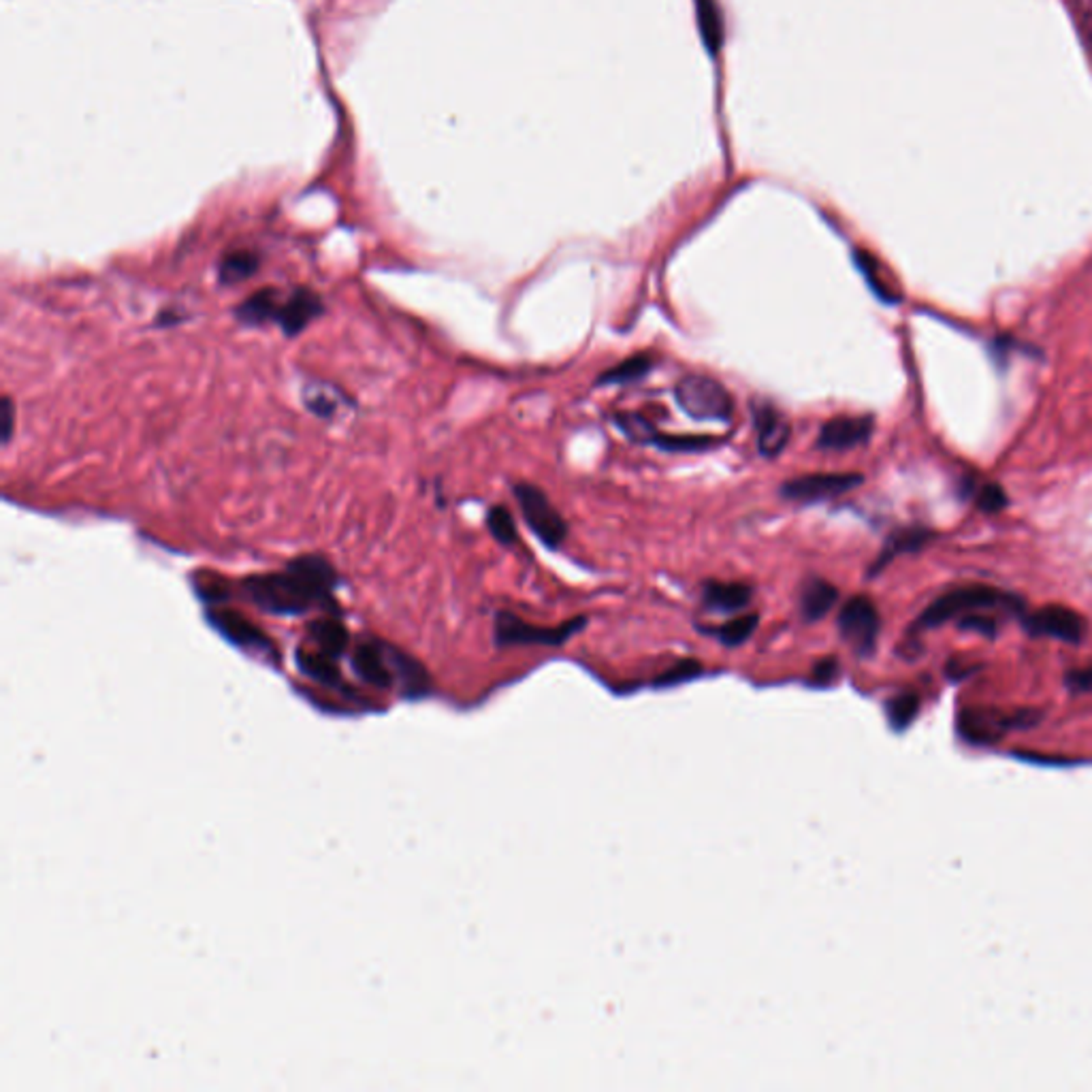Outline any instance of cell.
Wrapping results in <instances>:
<instances>
[{
  "instance_id": "5",
  "label": "cell",
  "mask_w": 1092,
  "mask_h": 1092,
  "mask_svg": "<svg viewBox=\"0 0 1092 1092\" xmlns=\"http://www.w3.org/2000/svg\"><path fill=\"white\" fill-rule=\"evenodd\" d=\"M585 617H576L572 621H565L558 627H538L528 621H523L521 617L502 611L496 617V643L500 647H517V645H542V647H558L581 632L585 627Z\"/></svg>"
},
{
  "instance_id": "9",
  "label": "cell",
  "mask_w": 1092,
  "mask_h": 1092,
  "mask_svg": "<svg viewBox=\"0 0 1092 1092\" xmlns=\"http://www.w3.org/2000/svg\"><path fill=\"white\" fill-rule=\"evenodd\" d=\"M1024 627L1030 636H1049L1063 643H1079L1088 630L1084 617L1058 604L1024 617Z\"/></svg>"
},
{
  "instance_id": "19",
  "label": "cell",
  "mask_w": 1092,
  "mask_h": 1092,
  "mask_svg": "<svg viewBox=\"0 0 1092 1092\" xmlns=\"http://www.w3.org/2000/svg\"><path fill=\"white\" fill-rule=\"evenodd\" d=\"M353 664L357 675L363 678V681L372 683L376 687L390 685V673L387 668L385 655L376 645H360L355 651Z\"/></svg>"
},
{
  "instance_id": "21",
  "label": "cell",
  "mask_w": 1092,
  "mask_h": 1092,
  "mask_svg": "<svg viewBox=\"0 0 1092 1092\" xmlns=\"http://www.w3.org/2000/svg\"><path fill=\"white\" fill-rule=\"evenodd\" d=\"M698 26L703 33V41L710 54H717L724 41V22L715 0H698Z\"/></svg>"
},
{
  "instance_id": "30",
  "label": "cell",
  "mask_w": 1092,
  "mask_h": 1092,
  "mask_svg": "<svg viewBox=\"0 0 1092 1092\" xmlns=\"http://www.w3.org/2000/svg\"><path fill=\"white\" fill-rule=\"evenodd\" d=\"M700 673H703V666L694 662V659H685V662H678L675 668H671V671L659 676L655 685H676L689 681V678L698 676Z\"/></svg>"
},
{
  "instance_id": "12",
  "label": "cell",
  "mask_w": 1092,
  "mask_h": 1092,
  "mask_svg": "<svg viewBox=\"0 0 1092 1092\" xmlns=\"http://www.w3.org/2000/svg\"><path fill=\"white\" fill-rule=\"evenodd\" d=\"M800 613L805 617V621H819L826 617L834 604L839 602V589L826 579L819 576H809V579L800 587Z\"/></svg>"
},
{
  "instance_id": "4",
  "label": "cell",
  "mask_w": 1092,
  "mask_h": 1092,
  "mask_svg": "<svg viewBox=\"0 0 1092 1092\" xmlns=\"http://www.w3.org/2000/svg\"><path fill=\"white\" fill-rule=\"evenodd\" d=\"M514 498L521 508V514L528 528L533 532L544 546L549 549H560V546L568 538V523L561 517V512L555 508V503L546 498V493L530 482L514 484Z\"/></svg>"
},
{
  "instance_id": "28",
  "label": "cell",
  "mask_w": 1092,
  "mask_h": 1092,
  "mask_svg": "<svg viewBox=\"0 0 1092 1092\" xmlns=\"http://www.w3.org/2000/svg\"><path fill=\"white\" fill-rule=\"evenodd\" d=\"M297 662L302 666V671L316 678V681H323V683H335L337 681V671L331 662V657L321 653H314V651H299L297 655Z\"/></svg>"
},
{
  "instance_id": "27",
  "label": "cell",
  "mask_w": 1092,
  "mask_h": 1092,
  "mask_svg": "<svg viewBox=\"0 0 1092 1092\" xmlns=\"http://www.w3.org/2000/svg\"><path fill=\"white\" fill-rule=\"evenodd\" d=\"M885 710H888L890 726L894 730H905L915 719V715H918L920 698H918V694H913V692L901 694V696L892 698L890 703L885 704Z\"/></svg>"
},
{
  "instance_id": "15",
  "label": "cell",
  "mask_w": 1092,
  "mask_h": 1092,
  "mask_svg": "<svg viewBox=\"0 0 1092 1092\" xmlns=\"http://www.w3.org/2000/svg\"><path fill=\"white\" fill-rule=\"evenodd\" d=\"M655 367V355L653 353H636L632 357H627L619 363L613 365L611 369H606L600 376H597L595 385L597 387H611V385H632L638 383V380L647 378L651 374V369Z\"/></svg>"
},
{
  "instance_id": "25",
  "label": "cell",
  "mask_w": 1092,
  "mask_h": 1092,
  "mask_svg": "<svg viewBox=\"0 0 1092 1092\" xmlns=\"http://www.w3.org/2000/svg\"><path fill=\"white\" fill-rule=\"evenodd\" d=\"M853 261H856V267L860 270V273L864 275V280L869 282L871 291L877 295L881 302H899L896 295L892 293V288L888 286V282L883 280L881 273H879V263L875 261V256L869 254L867 250H856L853 252Z\"/></svg>"
},
{
  "instance_id": "14",
  "label": "cell",
  "mask_w": 1092,
  "mask_h": 1092,
  "mask_svg": "<svg viewBox=\"0 0 1092 1092\" xmlns=\"http://www.w3.org/2000/svg\"><path fill=\"white\" fill-rule=\"evenodd\" d=\"M210 621L216 630L224 634L235 645L256 647V648L270 647V641L261 634L259 627H254L245 617L237 615L233 611H212Z\"/></svg>"
},
{
  "instance_id": "6",
  "label": "cell",
  "mask_w": 1092,
  "mask_h": 1092,
  "mask_svg": "<svg viewBox=\"0 0 1092 1092\" xmlns=\"http://www.w3.org/2000/svg\"><path fill=\"white\" fill-rule=\"evenodd\" d=\"M862 482L864 476L858 472H813L788 478L779 487V496L796 503H816L858 489Z\"/></svg>"
},
{
  "instance_id": "29",
  "label": "cell",
  "mask_w": 1092,
  "mask_h": 1092,
  "mask_svg": "<svg viewBox=\"0 0 1092 1092\" xmlns=\"http://www.w3.org/2000/svg\"><path fill=\"white\" fill-rule=\"evenodd\" d=\"M975 503L980 510L994 514V512H1001L1007 506V496H1005V491L998 487V484L986 482L975 491Z\"/></svg>"
},
{
  "instance_id": "13",
  "label": "cell",
  "mask_w": 1092,
  "mask_h": 1092,
  "mask_svg": "<svg viewBox=\"0 0 1092 1092\" xmlns=\"http://www.w3.org/2000/svg\"><path fill=\"white\" fill-rule=\"evenodd\" d=\"M754 589L747 583H726V581H708L703 587V600L706 609L717 613H736L749 606Z\"/></svg>"
},
{
  "instance_id": "11",
  "label": "cell",
  "mask_w": 1092,
  "mask_h": 1092,
  "mask_svg": "<svg viewBox=\"0 0 1092 1092\" xmlns=\"http://www.w3.org/2000/svg\"><path fill=\"white\" fill-rule=\"evenodd\" d=\"M323 312L325 305L321 302V297L312 291H307V288H297L291 297H286L282 302L275 323L280 325L286 335H297Z\"/></svg>"
},
{
  "instance_id": "23",
  "label": "cell",
  "mask_w": 1092,
  "mask_h": 1092,
  "mask_svg": "<svg viewBox=\"0 0 1092 1092\" xmlns=\"http://www.w3.org/2000/svg\"><path fill=\"white\" fill-rule=\"evenodd\" d=\"M256 272H259V256L250 250H235L222 259L220 280L224 284H235L248 280Z\"/></svg>"
},
{
  "instance_id": "7",
  "label": "cell",
  "mask_w": 1092,
  "mask_h": 1092,
  "mask_svg": "<svg viewBox=\"0 0 1092 1092\" xmlns=\"http://www.w3.org/2000/svg\"><path fill=\"white\" fill-rule=\"evenodd\" d=\"M839 632L843 641H848L858 653H871L877 645L881 630V617L877 606L867 595H853L841 606L839 613Z\"/></svg>"
},
{
  "instance_id": "20",
  "label": "cell",
  "mask_w": 1092,
  "mask_h": 1092,
  "mask_svg": "<svg viewBox=\"0 0 1092 1092\" xmlns=\"http://www.w3.org/2000/svg\"><path fill=\"white\" fill-rule=\"evenodd\" d=\"M310 634L318 648L329 657H337L346 651L348 632L346 627L335 619H318L310 625Z\"/></svg>"
},
{
  "instance_id": "24",
  "label": "cell",
  "mask_w": 1092,
  "mask_h": 1092,
  "mask_svg": "<svg viewBox=\"0 0 1092 1092\" xmlns=\"http://www.w3.org/2000/svg\"><path fill=\"white\" fill-rule=\"evenodd\" d=\"M758 623H760V615H758V613L740 615V617H734V619L726 621L724 625H719L713 634L719 638L721 645H726V647H738V645L747 643L749 638L754 636Z\"/></svg>"
},
{
  "instance_id": "33",
  "label": "cell",
  "mask_w": 1092,
  "mask_h": 1092,
  "mask_svg": "<svg viewBox=\"0 0 1092 1092\" xmlns=\"http://www.w3.org/2000/svg\"><path fill=\"white\" fill-rule=\"evenodd\" d=\"M0 417H3V427H0V436L3 442H9L14 436V404L12 399L5 397L3 406H0Z\"/></svg>"
},
{
  "instance_id": "16",
  "label": "cell",
  "mask_w": 1092,
  "mask_h": 1092,
  "mask_svg": "<svg viewBox=\"0 0 1092 1092\" xmlns=\"http://www.w3.org/2000/svg\"><path fill=\"white\" fill-rule=\"evenodd\" d=\"M280 293L273 288H263V291L250 295L245 302L237 307V318L245 325H263V323H275L277 312H280Z\"/></svg>"
},
{
  "instance_id": "18",
  "label": "cell",
  "mask_w": 1092,
  "mask_h": 1092,
  "mask_svg": "<svg viewBox=\"0 0 1092 1092\" xmlns=\"http://www.w3.org/2000/svg\"><path fill=\"white\" fill-rule=\"evenodd\" d=\"M933 540V533L924 528H909V530H901L890 535L888 544H885V549L881 551V555L877 558V561L873 563L871 568V576L877 574L881 568H885L896 555H903V553H915L920 551L926 542Z\"/></svg>"
},
{
  "instance_id": "32",
  "label": "cell",
  "mask_w": 1092,
  "mask_h": 1092,
  "mask_svg": "<svg viewBox=\"0 0 1092 1092\" xmlns=\"http://www.w3.org/2000/svg\"><path fill=\"white\" fill-rule=\"evenodd\" d=\"M1067 685L1076 692H1092V668L1067 675Z\"/></svg>"
},
{
  "instance_id": "10",
  "label": "cell",
  "mask_w": 1092,
  "mask_h": 1092,
  "mask_svg": "<svg viewBox=\"0 0 1092 1092\" xmlns=\"http://www.w3.org/2000/svg\"><path fill=\"white\" fill-rule=\"evenodd\" d=\"M875 431V418L871 415L862 417H834L826 420L819 429L816 448L823 452H848L867 445Z\"/></svg>"
},
{
  "instance_id": "31",
  "label": "cell",
  "mask_w": 1092,
  "mask_h": 1092,
  "mask_svg": "<svg viewBox=\"0 0 1092 1092\" xmlns=\"http://www.w3.org/2000/svg\"><path fill=\"white\" fill-rule=\"evenodd\" d=\"M963 630H973V632H980L984 636H994L996 632V623L991 617H984V615H964L963 621H961Z\"/></svg>"
},
{
  "instance_id": "2",
  "label": "cell",
  "mask_w": 1092,
  "mask_h": 1092,
  "mask_svg": "<svg viewBox=\"0 0 1092 1092\" xmlns=\"http://www.w3.org/2000/svg\"><path fill=\"white\" fill-rule=\"evenodd\" d=\"M984 609H1007L1012 613H1022L1024 604L1018 595L1005 593L1001 589H996V587H988V585L958 587V589H952L936 597L929 609L920 615L915 627H918V630H931V627H939L958 615H966Z\"/></svg>"
},
{
  "instance_id": "34",
  "label": "cell",
  "mask_w": 1092,
  "mask_h": 1092,
  "mask_svg": "<svg viewBox=\"0 0 1092 1092\" xmlns=\"http://www.w3.org/2000/svg\"><path fill=\"white\" fill-rule=\"evenodd\" d=\"M837 671H839V662H837V659H834V657L823 659V662H819L818 668H816V681H819V683H830L832 678H834V675H837Z\"/></svg>"
},
{
  "instance_id": "17",
  "label": "cell",
  "mask_w": 1092,
  "mask_h": 1092,
  "mask_svg": "<svg viewBox=\"0 0 1092 1092\" xmlns=\"http://www.w3.org/2000/svg\"><path fill=\"white\" fill-rule=\"evenodd\" d=\"M724 438L710 434H664L657 427L651 431L647 445L662 448L666 452H704L719 446Z\"/></svg>"
},
{
  "instance_id": "22",
  "label": "cell",
  "mask_w": 1092,
  "mask_h": 1092,
  "mask_svg": "<svg viewBox=\"0 0 1092 1092\" xmlns=\"http://www.w3.org/2000/svg\"><path fill=\"white\" fill-rule=\"evenodd\" d=\"M388 657L393 659V666L397 668V673L401 676V683H404L406 692L410 694H422L425 689L429 687V676L425 673V668H422L417 659H412L410 655L397 651V648H387Z\"/></svg>"
},
{
  "instance_id": "8",
  "label": "cell",
  "mask_w": 1092,
  "mask_h": 1092,
  "mask_svg": "<svg viewBox=\"0 0 1092 1092\" xmlns=\"http://www.w3.org/2000/svg\"><path fill=\"white\" fill-rule=\"evenodd\" d=\"M751 422L756 431V446L762 457H779L791 440V422L770 399H751Z\"/></svg>"
},
{
  "instance_id": "1",
  "label": "cell",
  "mask_w": 1092,
  "mask_h": 1092,
  "mask_svg": "<svg viewBox=\"0 0 1092 1092\" xmlns=\"http://www.w3.org/2000/svg\"><path fill=\"white\" fill-rule=\"evenodd\" d=\"M337 585V574L327 560L303 555L284 572L250 576L244 589L263 611L273 615H302L314 604H327Z\"/></svg>"
},
{
  "instance_id": "3",
  "label": "cell",
  "mask_w": 1092,
  "mask_h": 1092,
  "mask_svg": "<svg viewBox=\"0 0 1092 1092\" xmlns=\"http://www.w3.org/2000/svg\"><path fill=\"white\" fill-rule=\"evenodd\" d=\"M675 399L687 417L696 420L728 422L734 417V397L719 380L689 374L675 385Z\"/></svg>"
},
{
  "instance_id": "26",
  "label": "cell",
  "mask_w": 1092,
  "mask_h": 1092,
  "mask_svg": "<svg viewBox=\"0 0 1092 1092\" xmlns=\"http://www.w3.org/2000/svg\"><path fill=\"white\" fill-rule=\"evenodd\" d=\"M487 528L489 533L503 546H512L519 540L517 523H514L512 514L506 506H493L487 512Z\"/></svg>"
},
{
  "instance_id": "35",
  "label": "cell",
  "mask_w": 1092,
  "mask_h": 1092,
  "mask_svg": "<svg viewBox=\"0 0 1092 1092\" xmlns=\"http://www.w3.org/2000/svg\"><path fill=\"white\" fill-rule=\"evenodd\" d=\"M1088 26H1090V39H1092V3H1090V14H1088Z\"/></svg>"
}]
</instances>
